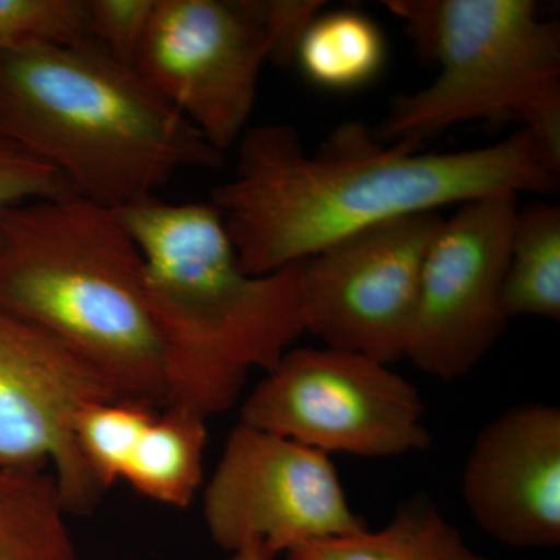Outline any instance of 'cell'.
Listing matches in <instances>:
<instances>
[{"mask_svg": "<svg viewBox=\"0 0 560 560\" xmlns=\"http://www.w3.org/2000/svg\"><path fill=\"white\" fill-rule=\"evenodd\" d=\"M49 471L0 466V560H79Z\"/></svg>", "mask_w": 560, "mask_h": 560, "instance_id": "obj_15", "label": "cell"}, {"mask_svg": "<svg viewBox=\"0 0 560 560\" xmlns=\"http://www.w3.org/2000/svg\"><path fill=\"white\" fill-rule=\"evenodd\" d=\"M84 39L86 0H0V54Z\"/></svg>", "mask_w": 560, "mask_h": 560, "instance_id": "obj_19", "label": "cell"}, {"mask_svg": "<svg viewBox=\"0 0 560 560\" xmlns=\"http://www.w3.org/2000/svg\"><path fill=\"white\" fill-rule=\"evenodd\" d=\"M518 195L460 205L431 243L405 359L441 381L466 377L506 331L504 275Z\"/></svg>", "mask_w": 560, "mask_h": 560, "instance_id": "obj_9", "label": "cell"}, {"mask_svg": "<svg viewBox=\"0 0 560 560\" xmlns=\"http://www.w3.org/2000/svg\"><path fill=\"white\" fill-rule=\"evenodd\" d=\"M241 423L329 456L396 458L431 444L410 381L389 364L331 348L290 349L243 401Z\"/></svg>", "mask_w": 560, "mask_h": 560, "instance_id": "obj_7", "label": "cell"}, {"mask_svg": "<svg viewBox=\"0 0 560 560\" xmlns=\"http://www.w3.org/2000/svg\"><path fill=\"white\" fill-rule=\"evenodd\" d=\"M503 305L510 318L560 319V208L518 213L504 275Z\"/></svg>", "mask_w": 560, "mask_h": 560, "instance_id": "obj_17", "label": "cell"}, {"mask_svg": "<svg viewBox=\"0 0 560 560\" xmlns=\"http://www.w3.org/2000/svg\"><path fill=\"white\" fill-rule=\"evenodd\" d=\"M478 528L512 548L560 544V408L511 407L475 438L460 480Z\"/></svg>", "mask_w": 560, "mask_h": 560, "instance_id": "obj_12", "label": "cell"}, {"mask_svg": "<svg viewBox=\"0 0 560 560\" xmlns=\"http://www.w3.org/2000/svg\"><path fill=\"white\" fill-rule=\"evenodd\" d=\"M145 264L160 337L165 407L208 420L241 399L250 372H270L307 334L300 261L243 271L212 202L154 197L119 210Z\"/></svg>", "mask_w": 560, "mask_h": 560, "instance_id": "obj_2", "label": "cell"}, {"mask_svg": "<svg viewBox=\"0 0 560 560\" xmlns=\"http://www.w3.org/2000/svg\"><path fill=\"white\" fill-rule=\"evenodd\" d=\"M0 311L79 353L121 399L165 407L145 264L119 210L73 191L3 210Z\"/></svg>", "mask_w": 560, "mask_h": 560, "instance_id": "obj_4", "label": "cell"}, {"mask_svg": "<svg viewBox=\"0 0 560 560\" xmlns=\"http://www.w3.org/2000/svg\"><path fill=\"white\" fill-rule=\"evenodd\" d=\"M440 212L383 221L300 260L307 334L326 348L405 359Z\"/></svg>", "mask_w": 560, "mask_h": 560, "instance_id": "obj_10", "label": "cell"}, {"mask_svg": "<svg viewBox=\"0 0 560 560\" xmlns=\"http://www.w3.org/2000/svg\"><path fill=\"white\" fill-rule=\"evenodd\" d=\"M285 560H492L471 550L433 503L401 504L383 528L313 540L287 552Z\"/></svg>", "mask_w": 560, "mask_h": 560, "instance_id": "obj_13", "label": "cell"}, {"mask_svg": "<svg viewBox=\"0 0 560 560\" xmlns=\"http://www.w3.org/2000/svg\"><path fill=\"white\" fill-rule=\"evenodd\" d=\"M385 57V39L374 21L355 11H335L312 21L294 62L312 83L350 91L374 80Z\"/></svg>", "mask_w": 560, "mask_h": 560, "instance_id": "obj_16", "label": "cell"}, {"mask_svg": "<svg viewBox=\"0 0 560 560\" xmlns=\"http://www.w3.org/2000/svg\"><path fill=\"white\" fill-rule=\"evenodd\" d=\"M156 411L138 401L110 400L86 405L77 415V448L105 492L124 480L140 434Z\"/></svg>", "mask_w": 560, "mask_h": 560, "instance_id": "obj_18", "label": "cell"}, {"mask_svg": "<svg viewBox=\"0 0 560 560\" xmlns=\"http://www.w3.org/2000/svg\"><path fill=\"white\" fill-rule=\"evenodd\" d=\"M91 39L110 57L135 68L156 0H86Z\"/></svg>", "mask_w": 560, "mask_h": 560, "instance_id": "obj_20", "label": "cell"}, {"mask_svg": "<svg viewBox=\"0 0 560 560\" xmlns=\"http://www.w3.org/2000/svg\"><path fill=\"white\" fill-rule=\"evenodd\" d=\"M212 540L234 552L259 540L272 556L366 529L326 453L238 423L202 493Z\"/></svg>", "mask_w": 560, "mask_h": 560, "instance_id": "obj_8", "label": "cell"}, {"mask_svg": "<svg viewBox=\"0 0 560 560\" xmlns=\"http://www.w3.org/2000/svg\"><path fill=\"white\" fill-rule=\"evenodd\" d=\"M420 57L429 86L401 95L374 131L420 150L470 120L515 121L560 165V31L533 0H388Z\"/></svg>", "mask_w": 560, "mask_h": 560, "instance_id": "obj_5", "label": "cell"}, {"mask_svg": "<svg viewBox=\"0 0 560 560\" xmlns=\"http://www.w3.org/2000/svg\"><path fill=\"white\" fill-rule=\"evenodd\" d=\"M110 400L124 399L79 353L0 311V466L51 467L68 514L90 515L105 493L77 448L73 420Z\"/></svg>", "mask_w": 560, "mask_h": 560, "instance_id": "obj_11", "label": "cell"}, {"mask_svg": "<svg viewBox=\"0 0 560 560\" xmlns=\"http://www.w3.org/2000/svg\"><path fill=\"white\" fill-rule=\"evenodd\" d=\"M0 132L73 194L120 210L224 156L131 66L94 39L0 54Z\"/></svg>", "mask_w": 560, "mask_h": 560, "instance_id": "obj_3", "label": "cell"}, {"mask_svg": "<svg viewBox=\"0 0 560 560\" xmlns=\"http://www.w3.org/2000/svg\"><path fill=\"white\" fill-rule=\"evenodd\" d=\"M275 556L271 555L259 540H249L243 544L238 550L232 552V556L228 560H275Z\"/></svg>", "mask_w": 560, "mask_h": 560, "instance_id": "obj_22", "label": "cell"}, {"mask_svg": "<svg viewBox=\"0 0 560 560\" xmlns=\"http://www.w3.org/2000/svg\"><path fill=\"white\" fill-rule=\"evenodd\" d=\"M316 0H156L135 69L213 149L237 145L265 62L290 66Z\"/></svg>", "mask_w": 560, "mask_h": 560, "instance_id": "obj_6", "label": "cell"}, {"mask_svg": "<svg viewBox=\"0 0 560 560\" xmlns=\"http://www.w3.org/2000/svg\"><path fill=\"white\" fill-rule=\"evenodd\" d=\"M68 191L60 173L0 132V217L11 206Z\"/></svg>", "mask_w": 560, "mask_h": 560, "instance_id": "obj_21", "label": "cell"}, {"mask_svg": "<svg viewBox=\"0 0 560 560\" xmlns=\"http://www.w3.org/2000/svg\"><path fill=\"white\" fill-rule=\"evenodd\" d=\"M559 172L525 130L480 149L422 153L345 124L308 151L294 128L271 124L243 132L234 175L210 202L243 271L261 276L383 221L501 191L548 194Z\"/></svg>", "mask_w": 560, "mask_h": 560, "instance_id": "obj_1", "label": "cell"}, {"mask_svg": "<svg viewBox=\"0 0 560 560\" xmlns=\"http://www.w3.org/2000/svg\"><path fill=\"white\" fill-rule=\"evenodd\" d=\"M208 420L162 408L140 434L124 481L164 506H190L202 486Z\"/></svg>", "mask_w": 560, "mask_h": 560, "instance_id": "obj_14", "label": "cell"}]
</instances>
